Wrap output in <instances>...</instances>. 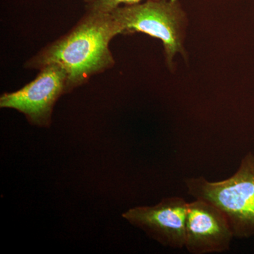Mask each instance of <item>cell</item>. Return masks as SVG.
Here are the masks:
<instances>
[{
    "mask_svg": "<svg viewBox=\"0 0 254 254\" xmlns=\"http://www.w3.org/2000/svg\"><path fill=\"white\" fill-rule=\"evenodd\" d=\"M110 13L123 28V34L141 32L162 41L170 70L175 68L176 55L187 60L185 41L188 20L177 0H147L142 4L118 6Z\"/></svg>",
    "mask_w": 254,
    "mask_h": 254,
    "instance_id": "cell-3",
    "label": "cell"
},
{
    "mask_svg": "<svg viewBox=\"0 0 254 254\" xmlns=\"http://www.w3.org/2000/svg\"><path fill=\"white\" fill-rule=\"evenodd\" d=\"M188 203L182 197H167L152 206L130 208L123 217L163 247L182 249L185 246Z\"/></svg>",
    "mask_w": 254,
    "mask_h": 254,
    "instance_id": "cell-5",
    "label": "cell"
},
{
    "mask_svg": "<svg viewBox=\"0 0 254 254\" xmlns=\"http://www.w3.org/2000/svg\"><path fill=\"white\" fill-rule=\"evenodd\" d=\"M142 0H98L92 4H87V11L110 13L120 5L138 4Z\"/></svg>",
    "mask_w": 254,
    "mask_h": 254,
    "instance_id": "cell-7",
    "label": "cell"
},
{
    "mask_svg": "<svg viewBox=\"0 0 254 254\" xmlns=\"http://www.w3.org/2000/svg\"><path fill=\"white\" fill-rule=\"evenodd\" d=\"M85 2H86L87 4H92V3L95 2V1H98V0H84Z\"/></svg>",
    "mask_w": 254,
    "mask_h": 254,
    "instance_id": "cell-8",
    "label": "cell"
},
{
    "mask_svg": "<svg viewBox=\"0 0 254 254\" xmlns=\"http://www.w3.org/2000/svg\"><path fill=\"white\" fill-rule=\"evenodd\" d=\"M67 73L59 64L40 69L37 77L18 91L0 97V108L17 110L33 126L50 127L57 101L66 94Z\"/></svg>",
    "mask_w": 254,
    "mask_h": 254,
    "instance_id": "cell-4",
    "label": "cell"
},
{
    "mask_svg": "<svg viewBox=\"0 0 254 254\" xmlns=\"http://www.w3.org/2000/svg\"><path fill=\"white\" fill-rule=\"evenodd\" d=\"M119 34H123V28L111 13L87 11L71 31L28 60L25 67L40 70L50 64H59L67 73L66 93H71L113 67L110 43Z\"/></svg>",
    "mask_w": 254,
    "mask_h": 254,
    "instance_id": "cell-1",
    "label": "cell"
},
{
    "mask_svg": "<svg viewBox=\"0 0 254 254\" xmlns=\"http://www.w3.org/2000/svg\"><path fill=\"white\" fill-rule=\"evenodd\" d=\"M189 194L208 202L226 216L234 237L254 235V155L249 152L236 173L226 180L209 182L205 177L185 179Z\"/></svg>",
    "mask_w": 254,
    "mask_h": 254,
    "instance_id": "cell-2",
    "label": "cell"
},
{
    "mask_svg": "<svg viewBox=\"0 0 254 254\" xmlns=\"http://www.w3.org/2000/svg\"><path fill=\"white\" fill-rule=\"evenodd\" d=\"M234 237L230 223L220 209L203 200L188 203L185 247L190 254L226 252Z\"/></svg>",
    "mask_w": 254,
    "mask_h": 254,
    "instance_id": "cell-6",
    "label": "cell"
}]
</instances>
